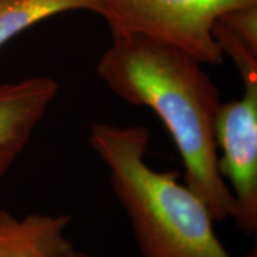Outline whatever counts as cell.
Listing matches in <instances>:
<instances>
[{
	"label": "cell",
	"instance_id": "obj_1",
	"mask_svg": "<svg viewBox=\"0 0 257 257\" xmlns=\"http://www.w3.org/2000/svg\"><path fill=\"white\" fill-rule=\"evenodd\" d=\"M201 66L179 48L140 34L112 32L96 73L121 100L160 118L182 160L185 184L221 223L233 212L232 193L218 170L214 123L221 101Z\"/></svg>",
	"mask_w": 257,
	"mask_h": 257
},
{
	"label": "cell",
	"instance_id": "obj_2",
	"mask_svg": "<svg viewBox=\"0 0 257 257\" xmlns=\"http://www.w3.org/2000/svg\"><path fill=\"white\" fill-rule=\"evenodd\" d=\"M88 142L107 167L142 257H231L202 199L179 181L178 173L156 170L147 162L146 125L93 123ZM246 257H256V250Z\"/></svg>",
	"mask_w": 257,
	"mask_h": 257
},
{
	"label": "cell",
	"instance_id": "obj_3",
	"mask_svg": "<svg viewBox=\"0 0 257 257\" xmlns=\"http://www.w3.org/2000/svg\"><path fill=\"white\" fill-rule=\"evenodd\" d=\"M111 32H133L169 44L202 64H220L224 54L212 29L226 11L257 0H100Z\"/></svg>",
	"mask_w": 257,
	"mask_h": 257
},
{
	"label": "cell",
	"instance_id": "obj_4",
	"mask_svg": "<svg viewBox=\"0 0 257 257\" xmlns=\"http://www.w3.org/2000/svg\"><path fill=\"white\" fill-rule=\"evenodd\" d=\"M243 94L217 112L214 134L218 170L233 197L234 220L240 232H257V81L243 82Z\"/></svg>",
	"mask_w": 257,
	"mask_h": 257
},
{
	"label": "cell",
	"instance_id": "obj_5",
	"mask_svg": "<svg viewBox=\"0 0 257 257\" xmlns=\"http://www.w3.org/2000/svg\"><path fill=\"white\" fill-rule=\"evenodd\" d=\"M59 88L48 76L0 86V178L27 147Z\"/></svg>",
	"mask_w": 257,
	"mask_h": 257
},
{
	"label": "cell",
	"instance_id": "obj_6",
	"mask_svg": "<svg viewBox=\"0 0 257 257\" xmlns=\"http://www.w3.org/2000/svg\"><path fill=\"white\" fill-rule=\"evenodd\" d=\"M68 214L30 213L22 219L0 210V257H66L74 249L67 238Z\"/></svg>",
	"mask_w": 257,
	"mask_h": 257
},
{
	"label": "cell",
	"instance_id": "obj_7",
	"mask_svg": "<svg viewBox=\"0 0 257 257\" xmlns=\"http://www.w3.org/2000/svg\"><path fill=\"white\" fill-rule=\"evenodd\" d=\"M75 10L104 12L100 0H0V48L44 19Z\"/></svg>",
	"mask_w": 257,
	"mask_h": 257
},
{
	"label": "cell",
	"instance_id": "obj_8",
	"mask_svg": "<svg viewBox=\"0 0 257 257\" xmlns=\"http://www.w3.org/2000/svg\"><path fill=\"white\" fill-rule=\"evenodd\" d=\"M257 54V3L238 6L217 19Z\"/></svg>",
	"mask_w": 257,
	"mask_h": 257
},
{
	"label": "cell",
	"instance_id": "obj_9",
	"mask_svg": "<svg viewBox=\"0 0 257 257\" xmlns=\"http://www.w3.org/2000/svg\"><path fill=\"white\" fill-rule=\"evenodd\" d=\"M66 257H91V256H89L88 253H86V252H83V251H79V250L72 249L68 252V255H67Z\"/></svg>",
	"mask_w": 257,
	"mask_h": 257
}]
</instances>
